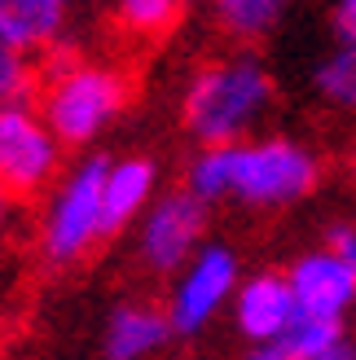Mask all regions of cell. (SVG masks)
<instances>
[{"label": "cell", "mask_w": 356, "mask_h": 360, "mask_svg": "<svg viewBox=\"0 0 356 360\" xmlns=\"http://www.w3.org/2000/svg\"><path fill=\"white\" fill-rule=\"evenodd\" d=\"M185 185L207 207L234 202L251 211H281L322 185V154L286 132H255L234 146H203L189 158Z\"/></svg>", "instance_id": "6da1fadb"}, {"label": "cell", "mask_w": 356, "mask_h": 360, "mask_svg": "<svg viewBox=\"0 0 356 360\" xmlns=\"http://www.w3.org/2000/svg\"><path fill=\"white\" fill-rule=\"evenodd\" d=\"M207 202L189 185L163 189L146 207V215L132 224L136 259L158 277H172L193 259V250L207 242Z\"/></svg>", "instance_id": "52a82bcc"}, {"label": "cell", "mask_w": 356, "mask_h": 360, "mask_svg": "<svg viewBox=\"0 0 356 360\" xmlns=\"http://www.w3.org/2000/svg\"><path fill=\"white\" fill-rule=\"evenodd\" d=\"M281 352L291 360H356V338L343 321H312L295 316L291 334L281 338Z\"/></svg>", "instance_id": "5bb4252c"}, {"label": "cell", "mask_w": 356, "mask_h": 360, "mask_svg": "<svg viewBox=\"0 0 356 360\" xmlns=\"http://www.w3.org/2000/svg\"><path fill=\"white\" fill-rule=\"evenodd\" d=\"M181 5H189V0H181Z\"/></svg>", "instance_id": "7402d4cb"}, {"label": "cell", "mask_w": 356, "mask_h": 360, "mask_svg": "<svg viewBox=\"0 0 356 360\" xmlns=\"http://www.w3.org/2000/svg\"><path fill=\"white\" fill-rule=\"evenodd\" d=\"M66 172V146L40 105H0V185L13 198H40Z\"/></svg>", "instance_id": "5b68a950"}, {"label": "cell", "mask_w": 356, "mask_h": 360, "mask_svg": "<svg viewBox=\"0 0 356 360\" xmlns=\"http://www.w3.org/2000/svg\"><path fill=\"white\" fill-rule=\"evenodd\" d=\"M229 316H234V330L251 347H281V338L291 334L295 316H299L286 273L264 268V273L242 277L234 303H229Z\"/></svg>", "instance_id": "9c48e42d"}, {"label": "cell", "mask_w": 356, "mask_h": 360, "mask_svg": "<svg viewBox=\"0 0 356 360\" xmlns=\"http://www.w3.org/2000/svg\"><path fill=\"white\" fill-rule=\"evenodd\" d=\"M242 264H238V250L224 246V242H203L193 250V259L172 273L167 285V321L181 338H193L216 326V316L229 312L238 285H242Z\"/></svg>", "instance_id": "8992f818"}, {"label": "cell", "mask_w": 356, "mask_h": 360, "mask_svg": "<svg viewBox=\"0 0 356 360\" xmlns=\"http://www.w3.org/2000/svg\"><path fill=\"white\" fill-rule=\"evenodd\" d=\"M176 338L167 308L146 299H123L106 312L101 326V360H154Z\"/></svg>", "instance_id": "30bf717a"}, {"label": "cell", "mask_w": 356, "mask_h": 360, "mask_svg": "<svg viewBox=\"0 0 356 360\" xmlns=\"http://www.w3.org/2000/svg\"><path fill=\"white\" fill-rule=\"evenodd\" d=\"M326 246L334 250V255H343L348 264H356V224H334L326 233Z\"/></svg>", "instance_id": "d6986e66"}, {"label": "cell", "mask_w": 356, "mask_h": 360, "mask_svg": "<svg viewBox=\"0 0 356 360\" xmlns=\"http://www.w3.org/2000/svg\"><path fill=\"white\" fill-rule=\"evenodd\" d=\"M286 281H291L299 316H312V321H343L356 303V264L334 255L326 242L317 250H304L286 268Z\"/></svg>", "instance_id": "ba28073f"}, {"label": "cell", "mask_w": 356, "mask_h": 360, "mask_svg": "<svg viewBox=\"0 0 356 360\" xmlns=\"http://www.w3.org/2000/svg\"><path fill=\"white\" fill-rule=\"evenodd\" d=\"M75 0H0V35L23 53L62 40Z\"/></svg>", "instance_id": "7c38bea8"}, {"label": "cell", "mask_w": 356, "mask_h": 360, "mask_svg": "<svg viewBox=\"0 0 356 360\" xmlns=\"http://www.w3.org/2000/svg\"><path fill=\"white\" fill-rule=\"evenodd\" d=\"M9 229H13V193L0 185V238H5Z\"/></svg>", "instance_id": "ffe728a7"}, {"label": "cell", "mask_w": 356, "mask_h": 360, "mask_svg": "<svg viewBox=\"0 0 356 360\" xmlns=\"http://www.w3.org/2000/svg\"><path fill=\"white\" fill-rule=\"evenodd\" d=\"M330 27L339 44H356V0H330Z\"/></svg>", "instance_id": "ac0fdd59"}, {"label": "cell", "mask_w": 356, "mask_h": 360, "mask_svg": "<svg viewBox=\"0 0 356 360\" xmlns=\"http://www.w3.org/2000/svg\"><path fill=\"white\" fill-rule=\"evenodd\" d=\"M312 93L330 110L356 115V44H334L322 62L312 66Z\"/></svg>", "instance_id": "9a60e30c"}, {"label": "cell", "mask_w": 356, "mask_h": 360, "mask_svg": "<svg viewBox=\"0 0 356 360\" xmlns=\"http://www.w3.org/2000/svg\"><path fill=\"white\" fill-rule=\"evenodd\" d=\"M273 101H277L273 70L251 49H238L203 62L189 75L181 97V123L198 141V150L234 146V141H246L264 128V119L273 115Z\"/></svg>", "instance_id": "7a4b0ae2"}, {"label": "cell", "mask_w": 356, "mask_h": 360, "mask_svg": "<svg viewBox=\"0 0 356 360\" xmlns=\"http://www.w3.org/2000/svg\"><path fill=\"white\" fill-rule=\"evenodd\" d=\"M35 88L31 75V53H23L18 44H9L0 35V105H13V101H27Z\"/></svg>", "instance_id": "e0dca14e"}, {"label": "cell", "mask_w": 356, "mask_h": 360, "mask_svg": "<svg viewBox=\"0 0 356 360\" xmlns=\"http://www.w3.org/2000/svg\"><path fill=\"white\" fill-rule=\"evenodd\" d=\"M106 167H110V158L88 154L53 180L40 220H35V246H40L44 264L75 268L110 238V229H106Z\"/></svg>", "instance_id": "277c9868"}, {"label": "cell", "mask_w": 356, "mask_h": 360, "mask_svg": "<svg viewBox=\"0 0 356 360\" xmlns=\"http://www.w3.org/2000/svg\"><path fill=\"white\" fill-rule=\"evenodd\" d=\"M295 0H211V18L216 27L238 44H255L286 22Z\"/></svg>", "instance_id": "4fadbf2b"}, {"label": "cell", "mask_w": 356, "mask_h": 360, "mask_svg": "<svg viewBox=\"0 0 356 360\" xmlns=\"http://www.w3.org/2000/svg\"><path fill=\"white\" fill-rule=\"evenodd\" d=\"M132 105V75L119 62L101 58H66L44 75L40 110L66 150L93 146Z\"/></svg>", "instance_id": "3957f363"}, {"label": "cell", "mask_w": 356, "mask_h": 360, "mask_svg": "<svg viewBox=\"0 0 356 360\" xmlns=\"http://www.w3.org/2000/svg\"><path fill=\"white\" fill-rule=\"evenodd\" d=\"M163 193L158 189V163L146 154H119L106 167V229L110 238L123 229H132L146 207Z\"/></svg>", "instance_id": "8fae6325"}, {"label": "cell", "mask_w": 356, "mask_h": 360, "mask_svg": "<svg viewBox=\"0 0 356 360\" xmlns=\"http://www.w3.org/2000/svg\"><path fill=\"white\" fill-rule=\"evenodd\" d=\"M251 360H291L286 352H281V347H255V356Z\"/></svg>", "instance_id": "44dd1931"}, {"label": "cell", "mask_w": 356, "mask_h": 360, "mask_svg": "<svg viewBox=\"0 0 356 360\" xmlns=\"http://www.w3.org/2000/svg\"><path fill=\"white\" fill-rule=\"evenodd\" d=\"M181 0H115V18L123 22V31L132 35H163L176 18H181Z\"/></svg>", "instance_id": "2e32d148"}]
</instances>
